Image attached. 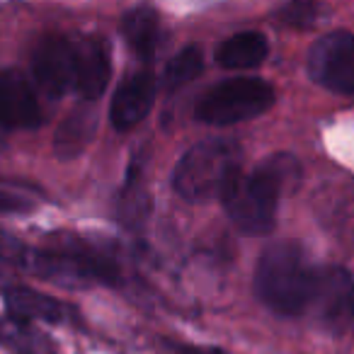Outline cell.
Here are the masks:
<instances>
[{
  "label": "cell",
  "instance_id": "obj_10",
  "mask_svg": "<svg viewBox=\"0 0 354 354\" xmlns=\"http://www.w3.org/2000/svg\"><path fill=\"white\" fill-rule=\"evenodd\" d=\"M112 75V56L109 44L102 37H88L75 44V85L78 95L88 102L104 93Z\"/></svg>",
  "mask_w": 354,
  "mask_h": 354
},
{
  "label": "cell",
  "instance_id": "obj_22",
  "mask_svg": "<svg viewBox=\"0 0 354 354\" xmlns=\"http://www.w3.org/2000/svg\"><path fill=\"white\" fill-rule=\"evenodd\" d=\"M352 313H354V291H352Z\"/></svg>",
  "mask_w": 354,
  "mask_h": 354
},
{
  "label": "cell",
  "instance_id": "obj_21",
  "mask_svg": "<svg viewBox=\"0 0 354 354\" xmlns=\"http://www.w3.org/2000/svg\"><path fill=\"white\" fill-rule=\"evenodd\" d=\"M175 354H226L218 347H197V344H170Z\"/></svg>",
  "mask_w": 354,
  "mask_h": 354
},
{
  "label": "cell",
  "instance_id": "obj_17",
  "mask_svg": "<svg viewBox=\"0 0 354 354\" xmlns=\"http://www.w3.org/2000/svg\"><path fill=\"white\" fill-rule=\"evenodd\" d=\"M119 216L129 228H141L148 218V194L136 183V172H129V183L119 199Z\"/></svg>",
  "mask_w": 354,
  "mask_h": 354
},
{
  "label": "cell",
  "instance_id": "obj_20",
  "mask_svg": "<svg viewBox=\"0 0 354 354\" xmlns=\"http://www.w3.org/2000/svg\"><path fill=\"white\" fill-rule=\"evenodd\" d=\"M318 12H320V8L315 6V3H304V0H299V3H289V6L281 8V10L277 12V17H279L284 25H291V27H310Z\"/></svg>",
  "mask_w": 354,
  "mask_h": 354
},
{
  "label": "cell",
  "instance_id": "obj_6",
  "mask_svg": "<svg viewBox=\"0 0 354 354\" xmlns=\"http://www.w3.org/2000/svg\"><path fill=\"white\" fill-rule=\"evenodd\" d=\"M308 73L323 88L339 95H354V35L330 32L308 51Z\"/></svg>",
  "mask_w": 354,
  "mask_h": 354
},
{
  "label": "cell",
  "instance_id": "obj_18",
  "mask_svg": "<svg viewBox=\"0 0 354 354\" xmlns=\"http://www.w3.org/2000/svg\"><path fill=\"white\" fill-rule=\"evenodd\" d=\"M35 207H37L35 192H30V189L22 187V185L0 180V216H8V214H25V212H32Z\"/></svg>",
  "mask_w": 354,
  "mask_h": 354
},
{
  "label": "cell",
  "instance_id": "obj_7",
  "mask_svg": "<svg viewBox=\"0 0 354 354\" xmlns=\"http://www.w3.org/2000/svg\"><path fill=\"white\" fill-rule=\"evenodd\" d=\"M32 73L49 97H64L75 85V44L66 37H44L32 51Z\"/></svg>",
  "mask_w": 354,
  "mask_h": 354
},
{
  "label": "cell",
  "instance_id": "obj_8",
  "mask_svg": "<svg viewBox=\"0 0 354 354\" xmlns=\"http://www.w3.org/2000/svg\"><path fill=\"white\" fill-rule=\"evenodd\" d=\"M41 124V107L32 83L15 68L0 71V127L37 129Z\"/></svg>",
  "mask_w": 354,
  "mask_h": 354
},
{
  "label": "cell",
  "instance_id": "obj_4",
  "mask_svg": "<svg viewBox=\"0 0 354 354\" xmlns=\"http://www.w3.org/2000/svg\"><path fill=\"white\" fill-rule=\"evenodd\" d=\"M274 104V88L262 78H228L209 88L194 107V117L212 127L248 122Z\"/></svg>",
  "mask_w": 354,
  "mask_h": 354
},
{
  "label": "cell",
  "instance_id": "obj_19",
  "mask_svg": "<svg viewBox=\"0 0 354 354\" xmlns=\"http://www.w3.org/2000/svg\"><path fill=\"white\" fill-rule=\"evenodd\" d=\"M27 260H30V248L17 238L8 236L6 231H0V279L15 270H27Z\"/></svg>",
  "mask_w": 354,
  "mask_h": 354
},
{
  "label": "cell",
  "instance_id": "obj_1",
  "mask_svg": "<svg viewBox=\"0 0 354 354\" xmlns=\"http://www.w3.org/2000/svg\"><path fill=\"white\" fill-rule=\"evenodd\" d=\"M301 165L289 153H277L250 175L238 177L223 197L233 226L245 236H267L277 223V204L289 185L299 183Z\"/></svg>",
  "mask_w": 354,
  "mask_h": 354
},
{
  "label": "cell",
  "instance_id": "obj_15",
  "mask_svg": "<svg viewBox=\"0 0 354 354\" xmlns=\"http://www.w3.org/2000/svg\"><path fill=\"white\" fill-rule=\"evenodd\" d=\"M204 71V54L199 46H185L183 51H177L165 66V73H162V88L167 93H175V90L185 88L187 83H192L199 73Z\"/></svg>",
  "mask_w": 354,
  "mask_h": 354
},
{
  "label": "cell",
  "instance_id": "obj_9",
  "mask_svg": "<svg viewBox=\"0 0 354 354\" xmlns=\"http://www.w3.org/2000/svg\"><path fill=\"white\" fill-rule=\"evenodd\" d=\"M156 102V78L151 71H138L129 75L117 88L109 104V119L117 131H129L148 117Z\"/></svg>",
  "mask_w": 354,
  "mask_h": 354
},
{
  "label": "cell",
  "instance_id": "obj_13",
  "mask_svg": "<svg viewBox=\"0 0 354 354\" xmlns=\"http://www.w3.org/2000/svg\"><path fill=\"white\" fill-rule=\"evenodd\" d=\"M267 37L260 32H241L216 46V64L228 71H248L267 59Z\"/></svg>",
  "mask_w": 354,
  "mask_h": 354
},
{
  "label": "cell",
  "instance_id": "obj_12",
  "mask_svg": "<svg viewBox=\"0 0 354 354\" xmlns=\"http://www.w3.org/2000/svg\"><path fill=\"white\" fill-rule=\"evenodd\" d=\"M122 32L127 37L131 51L141 61H151L156 56L158 46L162 39V27H160V15L153 8L138 6L131 8L129 12H124L122 17Z\"/></svg>",
  "mask_w": 354,
  "mask_h": 354
},
{
  "label": "cell",
  "instance_id": "obj_5",
  "mask_svg": "<svg viewBox=\"0 0 354 354\" xmlns=\"http://www.w3.org/2000/svg\"><path fill=\"white\" fill-rule=\"evenodd\" d=\"M27 270L51 281H100L117 284L119 267L104 252L90 248L83 241H64L61 248L51 250H30Z\"/></svg>",
  "mask_w": 354,
  "mask_h": 354
},
{
  "label": "cell",
  "instance_id": "obj_16",
  "mask_svg": "<svg viewBox=\"0 0 354 354\" xmlns=\"http://www.w3.org/2000/svg\"><path fill=\"white\" fill-rule=\"evenodd\" d=\"M347 296V274L342 270H325L318 272V286H315L313 304L323 306L325 313H339Z\"/></svg>",
  "mask_w": 354,
  "mask_h": 354
},
{
  "label": "cell",
  "instance_id": "obj_11",
  "mask_svg": "<svg viewBox=\"0 0 354 354\" xmlns=\"http://www.w3.org/2000/svg\"><path fill=\"white\" fill-rule=\"evenodd\" d=\"M8 315L12 323H64L68 308L54 296H46L41 291L27 289V286H10L3 294Z\"/></svg>",
  "mask_w": 354,
  "mask_h": 354
},
{
  "label": "cell",
  "instance_id": "obj_2",
  "mask_svg": "<svg viewBox=\"0 0 354 354\" xmlns=\"http://www.w3.org/2000/svg\"><path fill=\"white\" fill-rule=\"evenodd\" d=\"M318 270L308 262L304 248L294 241H279L262 252L255 272L260 301L279 315H301L313 306Z\"/></svg>",
  "mask_w": 354,
  "mask_h": 354
},
{
  "label": "cell",
  "instance_id": "obj_14",
  "mask_svg": "<svg viewBox=\"0 0 354 354\" xmlns=\"http://www.w3.org/2000/svg\"><path fill=\"white\" fill-rule=\"evenodd\" d=\"M97 131V114L93 109H73L61 122L54 136V153L61 160L78 158Z\"/></svg>",
  "mask_w": 354,
  "mask_h": 354
},
{
  "label": "cell",
  "instance_id": "obj_3",
  "mask_svg": "<svg viewBox=\"0 0 354 354\" xmlns=\"http://www.w3.org/2000/svg\"><path fill=\"white\" fill-rule=\"evenodd\" d=\"M241 177V148L228 138L199 141L185 153L172 172V187L187 202L221 199Z\"/></svg>",
  "mask_w": 354,
  "mask_h": 354
}]
</instances>
